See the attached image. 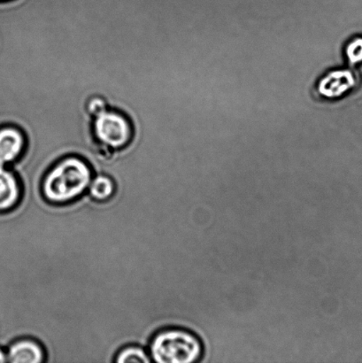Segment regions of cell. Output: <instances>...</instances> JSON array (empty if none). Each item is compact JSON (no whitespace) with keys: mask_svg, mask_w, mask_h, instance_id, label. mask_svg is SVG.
I'll return each instance as SVG.
<instances>
[{"mask_svg":"<svg viewBox=\"0 0 362 363\" xmlns=\"http://www.w3.org/2000/svg\"><path fill=\"white\" fill-rule=\"evenodd\" d=\"M94 172L89 163L77 155H69L53 164L43 177L40 190L52 204H67L88 191Z\"/></svg>","mask_w":362,"mask_h":363,"instance_id":"cell-1","label":"cell"},{"mask_svg":"<svg viewBox=\"0 0 362 363\" xmlns=\"http://www.w3.org/2000/svg\"><path fill=\"white\" fill-rule=\"evenodd\" d=\"M204 354L202 341L191 330L177 328L162 330L149 343V354L158 363H194Z\"/></svg>","mask_w":362,"mask_h":363,"instance_id":"cell-2","label":"cell"},{"mask_svg":"<svg viewBox=\"0 0 362 363\" xmlns=\"http://www.w3.org/2000/svg\"><path fill=\"white\" fill-rule=\"evenodd\" d=\"M92 131L98 143L110 151L125 147L133 136L129 118L123 113L109 108L94 117Z\"/></svg>","mask_w":362,"mask_h":363,"instance_id":"cell-3","label":"cell"},{"mask_svg":"<svg viewBox=\"0 0 362 363\" xmlns=\"http://www.w3.org/2000/svg\"><path fill=\"white\" fill-rule=\"evenodd\" d=\"M359 84V77L350 69L329 71L319 80L317 92L322 99L335 101L345 97Z\"/></svg>","mask_w":362,"mask_h":363,"instance_id":"cell-4","label":"cell"},{"mask_svg":"<svg viewBox=\"0 0 362 363\" xmlns=\"http://www.w3.org/2000/svg\"><path fill=\"white\" fill-rule=\"evenodd\" d=\"M26 138L19 128L0 127V166H12L23 155Z\"/></svg>","mask_w":362,"mask_h":363,"instance_id":"cell-5","label":"cell"},{"mask_svg":"<svg viewBox=\"0 0 362 363\" xmlns=\"http://www.w3.org/2000/svg\"><path fill=\"white\" fill-rule=\"evenodd\" d=\"M23 184L12 169L0 166V213L12 211L23 197Z\"/></svg>","mask_w":362,"mask_h":363,"instance_id":"cell-6","label":"cell"},{"mask_svg":"<svg viewBox=\"0 0 362 363\" xmlns=\"http://www.w3.org/2000/svg\"><path fill=\"white\" fill-rule=\"evenodd\" d=\"M6 354L10 363H42L46 357L42 345L30 339L14 341L9 345Z\"/></svg>","mask_w":362,"mask_h":363,"instance_id":"cell-7","label":"cell"},{"mask_svg":"<svg viewBox=\"0 0 362 363\" xmlns=\"http://www.w3.org/2000/svg\"><path fill=\"white\" fill-rule=\"evenodd\" d=\"M116 191L115 180L106 174L94 175L91 180L88 192L92 201L98 202H106L113 197Z\"/></svg>","mask_w":362,"mask_h":363,"instance_id":"cell-8","label":"cell"},{"mask_svg":"<svg viewBox=\"0 0 362 363\" xmlns=\"http://www.w3.org/2000/svg\"><path fill=\"white\" fill-rule=\"evenodd\" d=\"M116 363H150L152 359L145 348L140 346H128L122 348L116 354Z\"/></svg>","mask_w":362,"mask_h":363,"instance_id":"cell-9","label":"cell"},{"mask_svg":"<svg viewBox=\"0 0 362 363\" xmlns=\"http://www.w3.org/2000/svg\"><path fill=\"white\" fill-rule=\"evenodd\" d=\"M345 55L351 66H359L362 64V37L358 35L351 39L345 48Z\"/></svg>","mask_w":362,"mask_h":363,"instance_id":"cell-10","label":"cell"},{"mask_svg":"<svg viewBox=\"0 0 362 363\" xmlns=\"http://www.w3.org/2000/svg\"><path fill=\"white\" fill-rule=\"evenodd\" d=\"M86 109L89 115H90L92 118H94V117L98 115V113L104 112L106 109H108V106L104 99L98 97V96H95V97H92L89 99Z\"/></svg>","mask_w":362,"mask_h":363,"instance_id":"cell-11","label":"cell"},{"mask_svg":"<svg viewBox=\"0 0 362 363\" xmlns=\"http://www.w3.org/2000/svg\"><path fill=\"white\" fill-rule=\"evenodd\" d=\"M6 362H7L6 351L4 350L2 347H0V363Z\"/></svg>","mask_w":362,"mask_h":363,"instance_id":"cell-12","label":"cell"},{"mask_svg":"<svg viewBox=\"0 0 362 363\" xmlns=\"http://www.w3.org/2000/svg\"><path fill=\"white\" fill-rule=\"evenodd\" d=\"M0 1H7V0H0Z\"/></svg>","mask_w":362,"mask_h":363,"instance_id":"cell-13","label":"cell"}]
</instances>
